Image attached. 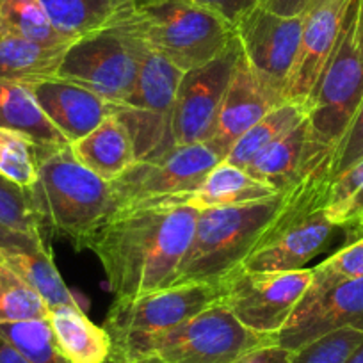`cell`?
I'll use <instances>...</instances> for the list:
<instances>
[{"label":"cell","mask_w":363,"mask_h":363,"mask_svg":"<svg viewBox=\"0 0 363 363\" xmlns=\"http://www.w3.org/2000/svg\"><path fill=\"white\" fill-rule=\"evenodd\" d=\"M198 212L184 198L130 205L114 212L91 237L116 298L171 287L196 228Z\"/></svg>","instance_id":"cell-1"},{"label":"cell","mask_w":363,"mask_h":363,"mask_svg":"<svg viewBox=\"0 0 363 363\" xmlns=\"http://www.w3.org/2000/svg\"><path fill=\"white\" fill-rule=\"evenodd\" d=\"M29 196L41 226L68 239L75 250L87 247L116 212L111 182L82 166L69 146L40 148L38 178Z\"/></svg>","instance_id":"cell-2"},{"label":"cell","mask_w":363,"mask_h":363,"mask_svg":"<svg viewBox=\"0 0 363 363\" xmlns=\"http://www.w3.org/2000/svg\"><path fill=\"white\" fill-rule=\"evenodd\" d=\"M363 100V6L351 0L337 47L308 104L306 171L333 169L342 139Z\"/></svg>","instance_id":"cell-3"},{"label":"cell","mask_w":363,"mask_h":363,"mask_svg":"<svg viewBox=\"0 0 363 363\" xmlns=\"http://www.w3.org/2000/svg\"><path fill=\"white\" fill-rule=\"evenodd\" d=\"M330 184L331 169L323 167L310 171L284 191L280 211L240 267L260 272L296 271L323 253L338 230L326 214Z\"/></svg>","instance_id":"cell-4"},{"label":"cell","mask_w":363,"mask_h":363,"mask_svg":"<svg viewBox=\"0 0 363 363\" xmlns=\"http://www.w3.org/2000/svg\"><path fill=\"white\" fill-rule=\"evenodd\" d=\"M284 193L247 203L205 208L173 285H219L239 269L284 203Z\"/></svg>","instance_id":"cell-5"},{"label":"cell","mask_w":363,"mask_h":363,"mask_svg":"<svg viewBox=\"0 0 363 363\" xmlns=\"http://www.w3.org/2000/svg\"><path fill=\"white\" fill-rule=\"evenodd\" d=\"M123 29L145 41L182 72L218 57L235 36V27L189 0H135Z\"/></svg>","instance_id":"cell-6"},{"label":"cell","mask_w":363,"mask_h":363,"mask_svg":"<svg viewBox=\"0 0 363 363\" xmlns=\"http://www.w3.org/2000/svg\"><path fill=\"white\" fill-rule=\"evenodd\" d=\"M138 38V36H135ZM139 41V72L134 89L113 114L125 125L134 145L135 159H160L174 148L173 113L184 72Z\"/></svg>","instance_id":"cell-7"},{"label":"cell","mask_w":363,"mask_h":363,"mask_svg":"<svg viewBox=\"0 0 363 363\" xmlns=\"http://www.w3.org/2000/svg\"><path fill=\"white\" fill-rule=\"evenodd\" d=\"M267 344H277L274 337L247 330L219 299L186 323L146 340L128 358L150 356L160 363H235L246 352Z\"/></svg>","instance_id":"cell-8"},{"label":"cell","mask_w":363,"mask_h":363,"mask_svg":"<svg viewBox=\"0 0 363 363\" xmlns=\"http://www.w3.org/2000/svg\"><path fill=\"white\" fill-rule=\"evenodd\" d=\"M221 299V284L171 285L134 298H116L104 328L113 352L128 356L157 335L177 328Z\"/></svg>","instance_id":"cell-9"},{"label":"cell","mask_w":363,"mask_h":363,"mask_svg":"<svg viewBox=\"0 0 363 363\" xmlns=\"http://www.w3.org/2000/svg\"><path fill=\"white\" fill-rule=\"evenodd\" d=\"M138 72V38L114 26L68 45L55 79L77 84L111 106H120L134 89Z\"/></svg>","instance_id":"cell-10"},{"label":"cell","mask_w":363,"mask_h":363,"mask_svg":"<svg viewBox=\"0 0 363 363\" xmlns=\"http://www.w3.org/2000/svg\"><path fill=\"white\" fill-rule=\"evenodd\" d=\"M312 269L247 271L239 267L221 281V303L255 333L277 337L305 296Z\"/></svg>","instance_id":"cell-11"},{"label":"cell","mask_w":363,"mask_h":363,"mask_svg":"<svg viewBox=\"0 0 363 363\" xmlns=\"http://www.w3.org/2000/svg\"><path fill=\"white\" fill-rule=\"evenodd\" d=\"M223 160L211 143L174 146L160 159L135 160L111 182L116 211L130 205L184 198L196 191L212 167Z\"/></svg>","instance_id":"cell-12"},{"label":"cell","mask_w":363,"mask_h":363,"mask_svg":"<svg viewBox=\"0 0 363 363\" xmlns=\"http://www.w3.org/2000/svg\"><path fill=\"white\" fill-rule=\"evenodd\" d=\"M303 16H281L255 6L235 23L244 59L265 95L281 106L298 57Z\"/></svg>","instance_id":"cell-13"},{"label":"cell","mask_w":363,"mask_h":363,"mask_svg":"<svg viewBox=\"0 0 363 363\" xmlns=\"http://www.w3.org/2000/svg\"><path fill=\"white\" fill-rule=\"evenodd\" d=\"M240 52L242 48L239 38L233 36L218 57L184 72L178 84L173 113L174 145L211 141Z\"/></svg>","instance_id":"cell-14"},{"label":"cell","mask_w":363,"mask_h":363,"mask_svg":"<svg viewBox=\"0 0 363 363\" xmlns=\"http://www.w3.org/2000/svg\"><path fill=\"white\" fill-rule=\"evenodd\" d=\"M349 4L351 0H310L301 15V41L285 102L303 104L308 109L317 82L337 47Z\"/></svg>","instance_id":"cell-15"},{"label":"cell","mask_w":363,"mask_h":363,"mask_svg":"<svg viewBox=\"0 0 363 363\" xmlns=\"http://www.w3.org/2000/svg\"><path fill=\"white\" fill-rule=\"evenodd\" d=\"M342 328L363 331V277L345 281L312 301L298 303L274 342L296 351Z\"/></svg>","instance_id":"cell-16"},{"label":"cell","mask_w":363,"mask_h":363,"mask_svg":"<svg viewBox=\"0 0 363 363\" xmlns=\"http://www.w3.org/2000/svg\"><path fill=\"white\" fill-rule=\"evenodd\" d=\"M0 260L48 305H79L55 267L41 232H23L0 225Z\"/></svg>","instance_id":"cell-17"},{"label":"cell","mask_w":363,"mask_h":363,"mask_svg":"<svg viewBox=\"0 0 363 363\" xmlns=\"http://www.w3.org/2000/svg\"><path fill=\"white\" fill-rule=\"evenodd\" d=\"M29 87L48 120L69 145L95 130L113 114L107 100L66 80L50 79Z\"/></svg>","instance_id":"cell-18"},{"label":"cell","mask_w":363,"mask_h":363,"mask_svg":"<svg viewBox=\"0 0 363 363\" xmlns=\"http://www.w3.org/2000/svg\"><path fill=\"white\" fill-rule=\"evenodd\" d=\"M274 107L278 106L258 86L244 59V54L240 52L228 89L225 93V100L219 109L214 135L208 143L218 150L219 155L225 160L230 148Z\"/></svg>","instance_id":"cell-19"},{"label":"cell","mask_w":363,"mask_h":363,"mask_svg":"<svg viewBox=\"0 0 363 363\" xmlns=\"http://www.w3.org/2000/svg\"><path fill=\"white\" fill-rule=\"evenodd\" d=\"M48 324L55 345L69 363H104L113 352V340L104 326H96L79 305L48 310Z\"/></svg>","instance_id":"cell-20"},{"label":"cell","mask_w":363,"mask_h":363,"mask_svg":"<svg viewBox=\"0 0 363 363\" xmlns=\"http://www.w3.org/2000/svg\"><path fill=\"white\" fill-rule=\"evenodd\" d=\"M62 38L73 41L111 29L132 15L135 0H40Z\"/></svg>","instance_id":"cell-21"},{"label":"cell","mask_w":363,"mask_h":363,"mask_svg":"<svg viewBox=\"0 0 363 363\" xmlns=\"http://www.w3.org/2000/svg\"><path fill=\"white\" fill-rule=\"evenodd\" d=\"M69 150L82 166L106 182L116 180L138 160L130 134L114 114L106 118L95 130L72 143Z\"/></svg>","instance_id":"cell-22"},{"label":"cell","mask_w":363,"mask_h":363,"mask_svg":"<svg viewBox=\"0 0 363 363\" xmlns=\"http://www.w3.org/2000/svg\"><path fill=\"white\" fill-rule=\"evenodd\" d=\"M0 127L26 135L43 150L69 146L43 113L30 87L4 79H0Z\"/></svg>","instance_id":"cell-23"},{"label":"cell","mask_w":363,"mask_h":363,"mask_svg":"<svg viewBox=\"0 0 363 363\" xmlns=\"http://www.w3.org/2000/svg\"><path fill=\"white\" fill-rule=\"evenodd\" d=\"M306 150H308V123L305 120L294 130L258 153L246 171L257 180L274 187L278 193H284L291 189L299 178L308 174Z\"/></svg>","instance_id":"cell-24"},{"label":"cell","mask_w":363,"mask_h":363,"mask_svg":"<svg viewBox=\"0 0 363 363\" xmlns=\"http://www.w3.org/2000/svg\"><path fill=\"white\" fill-rule=\"evenodd\" d=\"M274 194H278L274 187L253 178L242 167L221 160L218 166L208 171L201 186L184 196V200L196 211H205V208L264 200Z\"/></svg>","instance_id":"cell-25"},{"label":"cell","mask_w":363,"mask_h":363,"mask_svg":"<svg viewBox=\"0 0 363 363\" xmlns=\"http://www.w3.org/2000/svg\"><path fill=\"white\" fill-rule=\"evenodd\" d=\"M66 48L0 36V79L23 86L55 79Z\"/></svg>","instance_id":"cell-26"},{"label":"cell","mask_w":363,"mask_h":363,"mask_svg":"<svg viewBox=\"0 0 363 363\" xmlns=\"http://www.w3.org/2000/svg\"><path fill=\"white\" fill-rule=\"evenodd\" d=\"M306 116H308V109L303 104L284 102L281 106L274 107L230 148L225 160L246 169L258 153L264 152L269 145L287 135L291 130H294L299 123L306 120Z\"/></svg>","instance_id":"cell-27"},{"label":"cell","mask_w":363,"mask_h":363,"mask_svg":"<svg viewBox=\"0 0 363 363\" xmlns=\"http://www.w3.org/2000/svg\"><path fill=\"white\" fill-rule=\"evenodd\" d=\"M0 36H15L47 47H68L40 0H0Z\"/></svg>","instance_id":"cell-28"},{"label":"cell","mask_w":363,"mask_h":363,"mask_svg":"<svg viewBox=\"0 0 363 363\" xmlns=\"http://www.w3.org/2000/svg\"><path fill=\"white\" fill-rule=\"evenodd\" d=\"M328 219L351 233L363 218V159L331 180L326 201Z\"/></svg>","instance_id":"cell-29"},{"label":"cell","mask_w":363,"mask_h":363,"mask_svg":"<svg viewBox=\"0 0 363 363\" xmlns=\"http://www.w3.org/2000/svg\"><path fill=\"white\" fill-rule=\"evenodd\" d=\"M312 271V281L299 303L312 301L345 281L363 277V237L347 242L337 253L315 265Z\"/></svg>","instance_id":"cell-30"},{"label":"cell","mask_w":363,"mask_h":363,"mask_svg":"<svg viewBox=\"0 0 363 363\" xmlns=\"http://www.w3.org/2000/svg\"><path fill=\"white\" fill-rule=\"evenodd\" d=\"M0 337L11 342L30 363H69L55 345L47 319L0 324Z\"/></svg>","instance_id":"cell-31"},{"label":"cell","mask_w":363,"mask_h":363,"mask_svg":"<svg viewBox=\"0 0 363 363\" xmlns=\"http://www.w3.org/2000/svg\"><path fill=\"white\" fill-rule=\"evenodd\" d=\"M48 305L0 260V324L47 319Z\"/></svg>","instance_id":"cell-32"},{"label":"cell","mask_w":363,"mask_h":363,"mask_svg":"<svg viewBox=\"0 0 363 363\" xmlns=\"http://www.w3.org/2000/svg\"><path fill=\"white\" fill-rule=\"evenodd\" d=\"M40 146L26 135L0 127V174L29 189L38 178Z\"/></svg>","instance_id":"cell-33"},{"label":"cell","mask_w":363,"mask_h":363,"mask_svg":"<svg viewBox=\"0 0 363 363\" xmlns=\"http://www.w3.org/2000/svg\"><path fill=\"white\" fill-rule=\"evenodd\" d=\"M362 342L363 331L342 328L292 351L291 363H345Z\"/></svg>","instance_id":"cell-34"},{"label":"cell","mask_w":363,"mask_h":363,"mask_svg":"<svg viewBox=\"0 0 363 363\" xmlns=\"http://www.w3.org/2000/svg\"><path fill=\"white\" fill-rule=\"evenodd\" d=\"M0 225L23 232H41V221L30 201L29 189L0 174Z\"/></svg>","instance_id":"cell-35"},{"label":"cell","mask_w":363,"mask_h":363,"mask_svg":"<svg viewBox=\"0 0 363 363\" xmlns=\"http://www.w3.org/2000/svg\"><path fill=\"white\" fill-rule=\"evenodd\" d=\"M363 159V100L359 104V109L349 127L347 134L342 139L340 146L337 150V155L333 160V169H331V180L342 171L349 169L352 164Z\"/></svg>","instance_id":"cell-36"},{"label":"cell","mask_w":363,"mask_h":363,"mask_svg":"<svg viewBox=\"0 0 363 363\" xmlns=\"http://www.w3.org/2000/svg\"><path fill=\"white\" fill-rule=\"evenodd\" d=\"M189 2L201 6L208 11H214L216 15L223 16L233 27L239 22L240 16H244L250 9L258 6V0H189Z\"/></svg>","instance_id":"cell-37"},{"label":"cell","mask_w":363,"mask_h":363,"mask_svg":"<svg viewBox=\"0 0 363 363\" xmlns=\"http://www.w3.org/2000/svg\"><path fill=\"white\" fill-rule=\"evenodd\" d=\"M291 352L278 344H267L246 352L235 363H291Z\"/></svg>","instance_id":"cell-38"},{"label":"cell","mask_w":363,"mask_h":363,"mask_svg":"<svg viewBox=\"0 0 363 363\" xmlns=\"http://www.w3.org/2000/svg\"><path fill=\"white\" fill-rule=\"evenodd\" d=\"M310 0H258V6L281 16H301Z\"/></svg>","instance_id":"cell-39"},{"label":"cell","mask_w":363,"mask_h":363,"mask_svg":"<svg viewBox=\"0 0 363 363\" xmlns=\"http://www.w3.org/2000/svg\"><path fill=\"white\" fill-rule=\"evenodd\" d=\"M0 363H30L11 342L0 337Z\"/></svg>","instance_id":"cell-40"},{"label":"cell","mask_w":363,"mask_h":363,"mask_svg":"<svg viewBox=\"0 0 363 363\" xmlns=\"http://www.w3.org/2000/svg\"><path fill=\"white\" fill-rule=\"evenodd\" d=\"M104 363H160L157 362L155 358H128V356H121L116 354V352H111L109 358L106 359Z\"/></svg>","instance_id":"cell-41"},{"label":"cell","mask_w":363,"mask_h":363,"mask_svg":"<svg viewBox=\"0 0 363 363\" xmlns=\"http://www.w3.org/2000/svg\"><path fill=\"white\" fill-rule=\"evenodd\" d=\"M345 363H363V342L351 352V356L345 359Z\"/></svg>","instance_id":"cell-42"},{"label":"cell","mask_w":363,"mask_h":363,"mask_svg":"<svg viewBox=\"0 0 363 363\" xmlns=\"http://www.w3.org/2000/svg\"><path fill=\"white\" fill-rule=\"evenodd\" d=\"M362 237H363V218H362V221L356 225V228L347 235V242H352V240H356V239H362Z\"/></svg>","instance_id":"cell-43"},{"label":"cell","mask_w":363,"mask_h":363,"mask_svg":"<svg viewBox=\"0 0 363 363\" xmlns=\"http://www.w3.org/2000/svg\"><path fill=\"white\" fill-rule=\"evenodd\" d=\"M362 6H363V0H362Z\"/></svg>","instance_id":"cell-44"}]
</instances>
